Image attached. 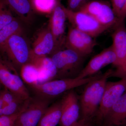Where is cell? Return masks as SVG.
Wrapping results in <instances>:
<instances>
[{
    "instance_id": "cell-1",
    "label": "cell",
    "mask_w": 126,
    "mask_h": 126,
    "mask_svg": "<svg viewBox=\"0 0 126 126\" xmlns=\"http://www.w3.org/2000/svg\"><path fill=\"white\" fill-rule=\"evenodd\" d=\"M113 71L114 69H110L104 73L99 74L85 85L79 97L81 118H94L101 102L108 79L111 77Z\"/></svg>"
},
{
    "instance_id": "cell-2",
    "label": "cell",
    "mask_w": 126,
    "mask_h": 126,
    "mask_svg": "<svg viewBox=\"0 0 126 126\" xmlns=\"http://www.w3.org/2000/svg\"><path fill=\"white\" fill-rule=\"evenodd\" d=\"M86 57L70 49L59 50L51 58L56 66L59 79L75 78L83 69Z\"/></svg>"
},
{
    "instance_id": "cell-3",
    "label": "cell",
    "mask_w": 126,
    "mask_h": 126,
    "mask_svg": "<svg viewBox=\"0 0 126 126\" xmlns=\"http://www.w3.org/2000/svg\"><path fill=\"white\" fill-rule=\"evenodd\" d=\"M99 74L85 78L60 79L31 86L37 97L50 99L58 96L75 88L86 85L96 78Z\"/></svg>"
},
{
    "instance_id": "cell-4",
    "label": "cell",
    "mask_w": 126,
    "mask_h": 126,
    "mask_svg": "<svg viewBox=\"0 0 126 126\" xmlns=\"http://www.w3.org/2000/svg\"><path fill=\"white\" fill-rule=\"evenodd\" d=\"M0 50L15 68L20 69L30 61L31 48L29 47L22 34H16L11 37L0 47Z\"/></svg>"
},
{
    "instance_id": "cell-5",
    "label": "cell",
    "mask_w": 126,
    "mask_h": 126,
    "mask_svg": "<svg viewBox=\"0 0 126 126\" xmlns=\"http://www.w3.org/2000/svg\"><path fill=\"white\" fill-rule=\"evenodd\" d=\"M113 28L112 45L116 60L112 64L115 69L111 77L122 79L126 77V27L124 20L120 21Z\"/></svg>"
},
{
    "instance_id": "cell-6",
    "label": "cell",
    "mask_w": 126,
    "mask_h": 126,
    "mask_svg": "<svg viewBox=\"0 0 126 126\" xmlns=\"http://www.w3.org/2000/svg\"><path fill=\"white\" fill-rule=\"evenodd\" d=\"M126 92V77L116 82H108L98 110L94 117L96 123L102 126L109 110Z\"/></svg>"
},
{
    "instance_id": "cell-7",
    "label": "cell",
    "mask_w": 126,
    "mask_h": 126,
    "mask_svg": "<svg viewBox=\"0 0 126 126\" xmlns=\"http://www.w3.org/2000/svg\"><path fill=\"white\" fill-rule=\"evenodd\" d=\"M67 19L71 26L95 38L109 30L89 14L73 11L63 6Z\"/></svg>"
},
{
    "instance_id": "cell-8",
    "label": "cell",
    "mask_w": 126,
    "mask_h": 126,
    "mask_svg": "<svg viewBox=\"0 0 126 126\" xmlns=\"http://www.w3.org/2000/svg\"><path fill=\"white\" fill-rule=\"evenodd\" d=\"M0 81L4 88L20 98L26 100L30 97L24 81L17 73L15 68L9 62L1 59L0 62Z\"/></svg>"
},
{
    "instance_id": "cell-9",
    "label": "cell",
    "mask_w": 126,
    "mask_h": 126,
    "mask_svg": "<svg viewBox=\"0 0 126 126\" xmlns=\"http://www.w3.org/2000/svg\"><path fill=\"white\" fill-rule=\"evenodd\" d=\"M79 11L94 17L101 24L109 29L114 28L120 20L108 2L98 0L88 1Z\"/></svg>"
},
{
    "instance_id": "cell-10",
    "label": "cell",
    "mask_w": 126,
    "mask_h": 126,
    "mask_svg": "<svg viewBox=\"0 0 126 126\" xmlns=\"http://www.w3.org/2000/svg\"><path fill=\"white\" fill-rule=\"evenodd\" d=\"M50 99L31 97L26 108L19 115L14 126H37L48 107Z\"/></svg>"
},
{
    "instance_id": "cell-11",
    "label": "cell",
    "mask_w": 126,
    "mask_h": 126,
    "mask_svg": "<svg viewBox=\"0 0 126 126\" xmlns=\"http://www.w3.org/2000/svg\"><path fill=\"white\" fill-rule=\"evenodd\" d=\"M97 44L94 38L90 35L72 26L69 27L64 44L65 48L87 57L92 53Z\"/></svg>"
},
{
    "instance_id": "cell-12",
    "label": "cell",
    "mask_w": 126,
    "mask_h": 126,
    "mask_svg": "<svg viewBox=\"0 0 126 126\" xmlns=\"http://www.w3.org/2000/svg\"><path fill=\"white\" fill-rule=\"evenodd\" d=\"M67 16L60 0L50 14L48 27L54 38L58 50L64 47L65 24Z\"/></svg>"
},
{
    "instance_id": "cell-13",
    "label": "cell",
    "mask_w": 126,
    "mask_h": 126,
    "mask_svg": "<svg viewBox=\"0 0 126 126\" xmlns=\"http://www.w3.org/2000/svg\"><path fill=\"white\" fill-rule=\"evenodd\" d=\"M62 114L60 126H72L79 121L81 111L79 98L70 90L61 99Z\"/></svg>"
},
{
    "instance_id": "cell-14",
    "label": "cell",
    "mask_w": 126,
    "mask_h": 126,
    "mask_svg": "<svg viewBox=\"0 0 126 126\" xmlns=\"http://www.w3.org/2000/svg\"><path fill=\"white\" fill-rule=\"evenodd\" d=\"M116 60V56L111 45L92 58L78 77L85 78L97 74L104 67L113 64Z\"/></svg>"
},
{
    "instance_id": "cell-15",
    "label": "cell",
    "mask_w": 126,
    "mask_h": 126,
    "mask_svg": "<svg viewBox=\"0 0 126 126\" xmlns=\"http://www.w3.org/2000/svg\"><path fill=\"white\" fill-rule=\"evenodd\" d=\"M31 50L34 54L38 56H46L58 51L54 38L48 27L37 34L32 44Z\"/></svg>"
},
{
    "instance_id": "cell-16",
    "label": "cell",
    "mask_w": 126,
    "mask_h": 126,
    "mask_svg": "<svg viewBox=\"0 0 126 126\" xmlns=\"http://www.w3.org/2000/svg\"><path fill=\"white\" fill-rule=\"evenodd\" d=\"M29 63L33 64L39 70L40 77L38 84L44 83L57 78V68L51 58L47 56H37L32 52Z\"/></svg>"
},
{
    "instance_id": "cell-17",
    "label": "cell",
    "mask_w": 126,
    "mask_h": 126,
    "mask_svg": "<svg viewBox=\"0 0 126 126\" xmlns=\"http://www.w3.org/2000/svg\"><path fill=\"white\" fill-rule=\"evenodd\" d=\"M126 125V92L109 110L102 126H123Z\"/></svg>"
},
{
    "instance_id": "cell-18",
    "label": "cell",
    "mask_w": 126,
    "mask_h": 126,
    "mask_svg": "<svg viewBox=\"0 0 126 126\" xmlns=\"http://www.w3.org/2000/svg\"><path fill=\"white\" fill-rule=\"evenodd\" d=\"M11 11L25 22H30L33 18L34 10L30 0H4Z\"/></svg>"
},
{
    "instance_id": "cell-19",
    "label": "cell",
    "mask_w": 126,
    "mask_h": 126,
    "mask_svg": "<svg viewBox=\"0 0 126 126\" xmlns=\"http://www.w3.org/2000/svg\"><path fill=\"white\" fill-rule=\"evenodd\" d=\"M61 114L62 101L61 100L48 107L37 126H56L59 124Z\"/></svg>"
},
{
    "instance_id": "cell-20",
    "label": "cell",
    "mask_w": 126,
    "mask_h": 126,
    "mask_svg": "<svg viewBox=\"0 0 126 126\" xmlns=\"http://www.w3.org/2000/svg\"><path fill=\"white\" fill-rule=\"evenodd\" d=\"M20 69L21 77L24 82L30 86L39 83L40 73L33 64L28 63L23 65Z\"/></svg>"
},
{
    "instance_id": "cell-21",
    "label": "cell",
    "mask_w": 126,
    "mask_h": 126,
    "mask_svg": "<svg viewBox=\"0 0 126 126\" xmlns=\"http://www.w3.org/2000/svg\"><path fill=\"white\" fill-rule=\"evenodd\" d=\"M22 33L23 29L21 25L18 20L15 19L0 30V47L4 45L12 36Z\"/></svg>"
},
{
    "instance_id": "cell-22",
    "label": "cell",
    "mask_w": 126,
    "mask_h": 126,
    "mask_svg": "<svg viewBox=\"0 0 126 126\" xmlns=\"http://www.w3.org/2000/svg\"><path fill=\"white\" fill-rule=\"evenodd\" d=\"M59 0H33L32 4L34 11L51 14Z\"/></svg>"
},
{
    "instance_id": "cell-23",
    "label": "cell",
    "mask_w": 126,
    "mask_h": 126,
    "mask_svg": "<svg viewBox=\"0 0 126 126\" xmlns=\"http://www.w3.org/2000/svg\"><path fill=\"white\" fill-rule=\"evenodd\" d=\"M28 99L24 100L19 98H16L7 106L0 109V116L13 115L19 112L24 107Z\"/></svg>"
},
{
    "instance_id": "cell-24",
    "label": "cell",
    "mask_w": 126,
    "mask_h": 126,
    "mask_svg": "<svg viewBox=\"0 0 126 126\" xmlns=\"http://www.w3.org/2000/svg\"><path fill=\"white\" fill-rule=\"evenodd\" d=\"M16 19L11 10L4 0L0 2V30Z\"/></svg>"
},
{
    "instance_id": "cell-25",
    "label": "cell",
    "mask_w": 126,
    "mask_h": 126,
    "mask_svg": "<svg viewBox=\"0 0 126 126\" xmlns=\"http://www.w3.org/2000/svg\"><path fill=\"white\" fill-rule=\"evenodd\" d=\"M29 98L27 99L24 107L19 112L13 115L0 116V126H14L18 117L26 108Z\"/></svg>"
},
{
    "instance_id": "cell-26",
    "label": "cell",
    "mask_w": 126,
    "mask_h": 126,
    "mask_svg": "<svg viewBox=\"0 0 126 126\" xmlns=\"http://www.w3.org/2000/svg\"><path fill=\"white\" fill-rule=\"evenodd\" d=\"M18 98L19 97L4 88L1 90L0 93V109L7 106Z\"/></svg>"
},
{
    "instance_id": "cell-27",
    "label": "cell",
    "mask_w": 126,
    "mask_h": 126,
    "mask_svg": "<svg viewBox=\"0 0 126 126\" xmlns=\"http://www.w3.org/2000/svg\"><path fill=\"white\" fill-rule=\"evenodd\" d=\"M88 1V0H67V8L72 11H79Z\"/></svg>"
},
{
    "instance_id": "cell-28",
    "label": "cell",
    "mask_w": 126,
    "mask_h": 126,
    "mask_svg": "<svg viewBox=\"0 0 126 126\" xmlns=\"http://www.w3.org/2000/svg\"><path fill=\"white\" fill-rule=\"evenodd\" d=\"M113 11L118 18L119 15L126 3V0H111Z\"/></svg>"
},
{
    "instance_id": "cell-29",
    "label": "cell",
    "mask_w": 126,
    "mask_h": 126,
    "mask_svg": "<svg viewBox=\"0 0 126 126\" xmlns=\"http://www.w3.org/2000/svg\"><path fill=\"white\" fill-rule=\"evenodd\" d=\"M95 123H96L94 118L89 119L81 118L72 126H94Z\"/></svg>"
},
{
    "instance_id": "cell-30",
    "label": "cell",
    "mask_w": 126,
    "mask_h": 126,
    "mask_svg": "<svg viewBox=\"0 0 126 126\" xmlns=\"http://www.w3.org/2000/svg\"><path fill=\"white\" fill-rule=\"evenodd\" d=\"M126 17V1L124 7L123 8L122 11L120 13V15L118 17V19L120 21L125 20V18Z\"/></svg>"
},
{
    "instance_id": "cell-31",
    "label": "cell",
    "mask_w": 126,
    "mask_h": 126,
    "mask_svg": "<svg viewBox=\"0 0 126 126\" xmlns=\"http://www.w3.org/2000/svg\"><path fill=\"white\" fill-rule=\"evenodd\" d=\"M32 0H30V1L31 2V4L32 2Z\"/></svg>"
},
{
    "instance_id": "cell-32",
    "label": "cell",
    "mask_w": 126,
    "mask_h": 126,
    "mask_svg": "<svg viewBox=\"0 0 126 126\" xmlns=\"http://www.w3.org/2000/svg\"></svg>"
}]
</instances>
